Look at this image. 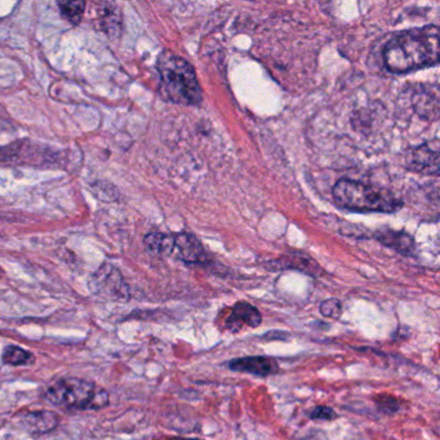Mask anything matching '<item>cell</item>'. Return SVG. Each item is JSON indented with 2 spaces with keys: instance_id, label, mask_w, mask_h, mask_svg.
Returning a JSON list of instances; mask_svg holds the SVG:
<instances>
[{
  "instance_id": "obj_12",
  "label": "cell",
  "mask_w": 440,
  "mask_h": 440,
  "mask_svg": "<svg viewBox=\"0 0 440 440\" xmlns=\"http://www.w3.org/2000/svg\"><path fill=\"white\" fill-rule=\"evenodd\" d=\"M146 248L160 256H172L173 250V234L150 232L145 237Z\"/></svg>"
},
{
  "instance_id": "obj_15",
  "label": "cell",
  "mask_w": 440,
  "mask_h": 440,
  "mask_svg": "<svg viewBox=\"0 0 440 440\" xmlns=\"http://www.w3.org/2000/svg\"><path fill=\"white\" fill-rule=\"evenodd\" d=\"M319 310L323 317L337 319V318H340L341 314H342V303H341L340 300H336V299L323 301L320 303Z\"/></svg>"
},
{
  "instance_id": "obj_10",
  "label": "cell",
  "mask_w": 440,
  "mask_h": 440,
  "mask_svg": "<svg viewBox=\"0 0 440 440\" xmlns=\"http://www.w3.org/2000/svg\"><path fill=\"white\" fill-rule=\"evenodd\" d=\"M60 422V417L50 410L30 412L22 416L21 425L25 430L32 434H47L54 430Z\"/></svg>"
},
{
  "instance_id": "obj_7",
  "label": "cell",
  "mask_w": 440,
  "mask_h": 440,
  "mask_svg": "<svg viewBox=\"0 0 440 440\" xmlns=\"http://www.w3.org/2000/svg\"><path fill=\"white\" fill-rule=\"evenodd\" d=\"M172 254L186 263H204L210 260L199 239L188 232L173 234Z\"/></svg>"
},
{
  "instance_id": "obj_11",
  "label": "cell",
  "mask_w": 440,
  "mask_h": 440,
  "mask_svg": "<svg viewBox=\"0 0 440 440\" xmlns=\"http://www.w3.org/2000/svg\"><path fill=\"white\" fill-rule=\"evenodd\" d=\"M376 239L380 240L381 243L389 248L398 250L401 254L410 256L414 253L416 246L414 240L410 234L404 231H395L391 229H382L374 234Z\"/></svg>"
},
{
  "instance_id": "obj_18",
  "label": "cell",
  "mask_w": 440,
  "mask_h": 440,
  "mask_svg": "<svg viewBox=\"0 0 440 440\" xmlns=\"http://www.w3.org/2000/svg\"><path fill=\"white\" fill-rule=\"evenodd\" d=\"M310 417L312 420H334L337 417L336 412L330 408V407H323L319 406L317 408H314V410L310 413Z\"/></svg>"
},
{
  "instance_id": "obj_2",
  "label": "cell",
  "mask_w": 440,
  "mask_h": 440,
  "mask_svg": "<svg viewBox=\"0 0 440 440\" xmlns=\"http://www.w3.org/2000/svg\"><path fill=\"white\" fill-rule=\"evenodd\" d=\"M160 94L173 103L199 106L201 88L194 68L185 59L170 50H164L158 59Z\"/></svg>"
},
{
  "instance_id": "obj_5",
  "label": "cell",
  "mask_w": 440,
  "mask_h": 440,
  "mask_svg": "<svg viewBox=\"0 0 440 440\" xmlns=\"http://www.w3.org/2000/svg\"><path fill=\"white\" fill-rule=\"evenodd\" d=\"M92 290L96 294L110 300L124 301L130 297V290L121 274L110 265H102L93 275Z\"/></svg>"
},
{
  "instance_id": "obj_13",
  "label": "cell",
  "mask_w": 440,
  "mask_h": 440,
  "mask_svg": "<svg viewBox=\"0 0 440 440\" xmlns=\"http://www.w3.org/2000/svg\"><path fill=\"white\" fill-rule=\"evenodd\" d=\"M1 359H3L4 364L17 367V366H31L35 361V357H34V354H31L22 348L10 345V346L4 348L3 354H1Z\"/></svg>"
},
{
  "instance_id": "obj_9",
  "label": "cell",
  "mask_w": 440,
  "mask_h": 440,
  "mask_svg": "<svg viewBox=\"0 0 440 440\" xmlns=\"http://www.w3.org/2000/svg\"><path fill=\"white\" fill-rule=\"evenodd\" d=\"M262 321L260 311L248 302L240 301L231 311L230 317L226 320V328L230 332H239L244 326L256 328Z\"/></svg>"
},
{
  "instance_id": "obj_4",
  "label": "cell",
  "mask_w": 440,
  "mask_h": 440,
  "mask_svg": "<svg viewBox=\"0 0 440 440\" xmlns=\"http://www.w3.org/2000/svg\"><path fill=\"white\" fill-rule=\"evenodd\" d=\"M46 399L66 410H101L109 404V395L90 381L66 377L56 381L46 391Z\"/></svg>"
},
{
  "instance_id": "obj_16",
  "label": "cell",
  "mask_w": 440,
  "mask_h": 440,
  "mask_svg": "<svg viewBox=\"0 0 440 440\" xmlns=\"http://www.w3.org/2000/svg\"><path fill=\"white\" fill-rule=\"evenodd\" d=\"M374 401H376L379 410H380L381 412H383V413H386V414H392V413H395V412L399 410V401L395 399V398H392V397L380 395V397H377V398L374 399Z\"/></svg>"
},
{
  "instance_id": "obj_3",
  "label": "cell",
  "mask_w": 440,
  "mask_h": 440,
  "mask_svg": "<svg viewBox=\"0 0 440 440\" xmlns=\"http://www.w3.org/2000/svg\"><path fill=\"white\" fill-rule=\"evenodd\" d=\"M332 195L339 207L354 212L392 213L403 204L391 191L348 179L334 185Z\"/></svg>"
},
{
  "instance_id": "obj_14",
  "label": "cell",
  "mask_w": 440,
  "mask_h": 440,
  "mask_svg": "<svg viewBox=\"0 0 440 440\" xmlns=\"http://www.w3.org/2000/svg\"><path fill=\"white\" fill-rule=\"evenodd\" d=\"M61 14L71 23H79L86 10V1H60Z\"/></svg>"
},
{
  "instance_id": "obj_1",
  "label": "cell",
  "mask_w": 440,
  "mask_h": 440,
  "mask_svg": "<svg viewBox=\"0 0 440 440\" xmlns=\"http://www.w3.org/2000/svg\"><path fill=\"white\" fill-rule=\"evenodd\" d=\"M439 28L435 25L403 31L386 44L383 61L395 74H406L439 62Z\"/></svg>"
},
{
  "instance_id": "obj_8",
  "label": "cell",
  "mask_w": 440,
  "mask_h": 440,
  "mask_svg": "<svg viewBox=\"0 0 440 440\" xmlns=\"http://www.w3.org/2000/svg\"><path fill=\"white\" fill-rule=\"evenodd\" d=\"M229 368L235 372H244L254 376L266 377L279 372L277 360L268 357H246L229 361Z\"/></svg>"
},
{
  "instance_id": "obj_6",
  "label": "cell",
  "mask_w": 440,
  "mask_h": 440,
  "mask_svg": "<svg viewBox=\"0 0 440 440\" xmlns=\"http://www.w3.org/2000/svg\"><path fill=\"white\" fill-rule=\"evenodd\" d=\"M439 167L438 139L429 141L423 145L412 149L407 155V168L412 172L426 174V176H438Z\"/></svg>"
},
{
  "instance_id": "obj_20",
  "label": "cell",
  "mask_w": 440,
  "mask_h": 440,
  "mask_svg": "<svg viewBox=\"0 0 440 440\" xmlns=\"http://www.w3.org/2000/svg\"><path fill=\"white\" fill-rule=\"evenodd\" d=\"M185 440H200V439H185Z\"/></svg>"
},
{
  "instance_id": "obj_17",
  "label": "cell",
  "mask_w": 440,
  "mask_h": 440,
  "mask_svg": "<svg viewBox=\"0 0 440 440\" xmlns=\"http://www.w3.org/2000/svg\"><path fill=\"white\" fill-rule=\"evenodd\" d=\"M101 22L103 25V29L111 32V31H117L119 29V20L117 17L115 10H102V16H101Z\"/></svg>"
},
{
  "instance_id": "obj_19",
  "label": "cell",
  "mask_w": 440,
  "mask_h": 440,
  "mask_svg": "<svg viewBox=\"0 0 440 440\" xmlns=\"http://www.w3.org/2000/svg\"><path fill=\"white\" fill-rule=\"evenodd\" d=\"M170 440H185L183 439V438H172V439Z\"/></svg>"
}]
</instances>
